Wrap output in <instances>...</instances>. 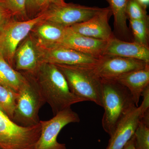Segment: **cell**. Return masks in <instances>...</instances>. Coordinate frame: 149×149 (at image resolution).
I'll return each instance as SVG.
<instances>
[{
    "instance_id": "obj_11",
    "label": "cell",
    "mask_w": 149,
    "mask_h": 149,
    "mask_svg": "<svg viewBox=\"0 0 149 149\" xmlns=\"http://www.w3.org/2000/svg\"><path fill=\"white\" fill-rule=\"evenodd\" d=\"M109 7L100 11L86 21L69 27L76 33L104 41H108L114 36L109 21L112 15Z\"/></svg>"
},
{
    "instance_id": "obj_31",
    "label": "cell",
    "mask_w": 149,
    "mask_h": 149,
    "mask_svg": "<svg viewBox=\"0 0 149 149\" xmlns=\"http://www.w3.org/2000/svg\"><path fill=\"white\" fill-rule=\"evenodd\" d=\"M0 149H2L1 148V146H0Z\"/></svg>"
},
{
    "instance_id": "obj_30",
    "label": "cell",
    "mask_w": 149,
    "mask_h": 149,
    "mask_svg": "<svg viewBox=\"0 0 149 149\" xmlns=\"http://www.w3.org/2000/svg\"><path fill=\"white\" fill-rule=\"evenodd\" d=\"M137 1L147 8V7L149 5V0H137Z\"/></svg>"
},
{
    "instance_id": "obj_2",
    "label": "cell",
    "mask_w": 149,
    "mask_h": 149,
    "mask_svg": "<svg viewBox=\"0 0 149 149\" xmlns=\"http://www.w3.org/2000/svg\"><path fill=\"white\" fill-rule=\"evenodd\" d=\"M102 126L111 136L118 123L137 106L128 89L116 81L102 80Z\"/></svg>"
},
{
    "instance_id": "obj_23",
    "label": "cell",
    "mask_w": 149,
    "mask_h": 149,
    "mask_svg": "<svg viewBox=\"0 0 149 149\" xmlns=\"http://www.w3.org/2000/svg\"><path fill=\"white\" fill-rule=\"evenodd\" d=\"M133 138L136 149H149V126L141 120Z\"/></svg>"
},
{
    "instance_id": "obj_1",
    "label": "cell",
    "mask_w": 149,
    "mask_h": 149,
    "mask_svg": "<svg viewBox=\"0 0 149 149\" xmlns=\"http://www.w3.org/2000/svg\"><path fill=\"white\" fill-rule=\"evenodd\" d=\"M35 78L44 100L54 116L81 102L70 90L64 75L55 65L42 62L37 70L30 73Z\"/></svg>"
},
{
    "instance_id": "obj_19",
    "label": "cell",
    "mask_w": 149,
    "mask_h": 149,
    "mask_svg": "<svg viewBox=\"0 0 149 149\" xmlns=\"http://www.w3.org/2000/svg\"><path fill=\"white\" fill-rule=\"evenodd\" d=\"M109 5L114 17L115 29L119 35H128L129 30L127 25L128 19L126 13L127 0H106Z\"/></svg>"
},
{
    "instance_id": "obj_28",
    "label": "cell",
    "mask_w": 149,
    "mask_h": 149,
    "mask_svg": "<svg viewBox=\"0 0 149 149\" xmlns=\"http://www.w3.org/2000/svg\"><path fill=\"white\" fill-rule=\"evenodd\" d=\"M33 0H27V16L29 19L33 18Z\"/></svg>"
},
{
    "instance_id": "obj_13",
    "label": "cell",
    "mask_w": 149,
    "mask_h": 149,
    "mask_svg": "<svg viewBox=\"0 0 149 149\" xmlns=\"http://www.w3.org/2000/svg\"><path fill=\"white\" fill-rule=\"evenodd\" d=\"M143 113L140 106L136 107L129 112L110 136L106 149H122L134 135Z\"/></svg>"
},
{
    "instance_id": "obj_26",
    "label": "cell",
    "mask_w": 149,
    "mask_h": 149,
    "mask_svg": "<svg viewBox=\"0 0 149 149\" xmlns=\"http://www.w3.org/2000/svg\"><path fill=\"white\" fill-rule=\"evenodd\" d=\"M15 19L4 0H0V31L8 22Z\"/></svg>"
},
{
    "instance_id": "obj_29",
    "label": "cell",
    "mask_w": 149,
    "mask_h": 149,
    "mask_svg": "<svg viewBox=\"0 0 149 149\" xmlns=\"http://www.w3.org/2000/svg\"><path fill=\"white\" fill-rule=\"evenodd\" d=\"M122 149H136L134 146L133 136Z\"/></svg>"
},
{
    "instance_id": "obj_15",
    "label": "cell",
    "mask_w": 149,
    "mask_h": 149,
    "mask_svg": "<svg viewBox=\"0 0 149 149\" xmlns=\"http://www.w3.org/2000/svg\"><path fill=\"white\" fill-rule=\"evenodd\" d=\"M103 56L136 59L149 63V47L135 42L123 41L114 37L107 41Z\"/></svg>"
},
{
    "instance_id": "obj_4",
    "label": "cell",
    "mask_w": 149,
    "mask_h": 149,
    "mask_svg": "<svg viewBox=\"0 0 149 149\" xmlns=\"http://www.w3.org/2000/svg\"><path fill=\"white\" fill-rule=\"evenodd\" d=\"M21 72L26 79L17 93L12 120L19 125L28 127L40 123L39 111L46 102L33 75L27 72Z\"/></svg>"
},
{
    "instance_id": "obj_18",
    "label": "cell",
    "mask_w": 149,
    "mask_h": 149,
    "mask_svg": "<svg viewBox=\"0 0 149 149\" xmlns=\"http://www.w3.org/2000/svg\"><path fill=\"white\" fill-rule=\"evenodd\" d=\"M25 79L22 72L14 69L0 55V85L17 93Z\"/></svg>"
},
{
    "instance_id": "obj_20",
    "label": "cell",
    "mask_w": 149,
    "mask_h": 149,
    "mask_svg": "<svg viewBox=\"0 0 149 149\" xmlns=\"http://www.w3.org/2000/svg\"><path fill=\"white\" fill-rule=\"evenodd\" d=\"M18 94L0 85V110L12 120Z\"/></svg>"
},
{
    "instance_id": "obj_25",
    "label": "cell",
    "mask_w": 149,
    "mask_h": 149,
    "mask_svg": "<svg viewBox=\"0 0 149 149\" xmlns=\"http://www.w3.org/2000/svg\"><path fill=\"white\" fill-rule=\"evenodd\" d=\"M64 2V0H33V18L44 13L51 6Z\"/></svg>"
},
{
    "instance_id": "obj_24",
    "label": "cell",
    "mask_w": 149,
    "mask_h": 149,
    "mask_svg": "<svg viewBox=\"0 0 149 149\" xmlns=\"http://www.w3.org/2000/svg\"><path fill=\"white\" fill-rule=\"evenodd\" d=\"M6 4L16 20L29 19L27 12V0H4Z\"/></svg>"
},
{
    "instance_id": "obj_10",
    "label": "cell",
    "mask_w": 149,
    "mask_h": 149,
    "mask_svg": "<svg viewBox=\"0 0 149 149\" xmlns=\"http://www.w3.org/2000/svg\"><path fill=\"white\" fill-rule=\"evenodd\" d=\"M149 64L136 59L103 56L99 58L94 69L102 80H116L123 74L142 69Z\"/></svg>"
},
{
    "instance_id": "obj_8",
    "label": "cell",
    "mask_w": 149,
    "mask_h": 149,
    "mask_svg": "<svg viewBox=\"0 0 149 149\" xmlns=\"http://www.w3.org/2000/svg\"><path fill=\"white\" fill-rule=\"evenodd\" d=\"M102 8L64 2L51 6L43 13L45 20L68 27L90 19Z\"/></svg>"
},
{
    "instance_id": "obj_14",
    "label": "cell",
    "mask_w": 149,
    "mask_h": 149,
    "mask_svg": "<svg viewBox=\"0 0 149 149\" xmlns=\"http://www.w3.org/2000/svg\"><path fill=\"white\" fill-rule=\"evenodd\" d=\"M107 41L98 40L75 33L69 27L64 38L56 45L64 46L99 58L103 54Z\"/></svg>"
},
{
    "instance_id": "obj_7",
    "label": "cell",
    "mask_w": 149,
    "mask_h": 149,
    "mask_svg": "<svg viewBox=\"0 0 149 149\" xmlns=\"http://www.w3.org/2000/svg\"><path fill=\"white\" fill-rule=\"evenodd\" d=\"M80 121L79 115L71 107L59 112L50 120H40L41 134L35 149H67L65 144L58 142L59 133L68 124Z\"/></svg>"
},
{
    "instance_id": "obj_16",
    "label": "cell",
    "mask_w": 149,
    "mask_h": 149,
    "mask_svg": "<svg viewBox=\"0 0 149 149\" xmlns=\"http://www.w3.org/2000/svg\"><path fill=\"white\" fill-rule=\"evenodd\" d=\"M68 27L45 19L35 25L30 35L38 45L47 47L58 44L66 35Z\"/></svg>"
},
{
    "instance_id": "obj_27",
    "label": "cell",
    "mask_w": 149,
    "mask_h": 149,
    "mask_svg": "<svg viewBox=\"0 0 149 149\" xmlns=\"http://www.w3.org/2000/svg\"><path fill=\"white\" fill-rule=\"evenodd\" d=\"M143 100L140 107L144 112L149 110V85L147 86L142 94Z\"/></svg>"
},
{
    "instance_id": "obj_3",
    "label": "cell",
    "mask_w": 149,
    "mask_h": 149,
    "mask_svg": "<svg viewBox=\"0 0 149 149\" xmlns=\"http://www.w3.org/2000/svg\"><path fill=\"white\" fill-rule=\"evenodd\" d=\"M55 65L64 75L71 93L81 102H93L103 107L102 80L94 67Z\"/></svg>"
},
{
    "instance_id": "obj_22",
    "label": "cell",
    "mask_w": 149,
    "mask_h": 149,
    "mask_svg": "<svg viewBox=\"0 0 149 149\" xmlns=\"http://www.w3.org/2000/svg\"><path fill=\"white\" fill-rule=\"evenodd\" d=\"M146 9L137 0H127L126 13L129 20L149 19Z\"/></svg>"
},
{
    "instance_id": "obj_9",
    "label": "cell",
    "mask_w": 149,
    "mask_h": 149,
    "mask_svg": "<svg viewBox=\"0 0 149 149\" xmlns=\"http://www.w3.org/2000/svg\"><path fill=\"white\" fill-rule=\"evenodd\" d=\"M39 47L42 62L64 65L95 67L99 60V58L60 45L47 47Z\"/></svg>"
},
{
    "instance_id": "obj_5",
    "label": "cell",
    "mask_w": 149,
    "mask_h": 149,
    "mask_svg": "<svg viewBox=\"0 0 149 149\" xmlns=\"http://www.w3.org/2000/svg\"><path fill=\"white\" fill-rule=\"evenodd\" d=\"M41 132L40 123L24 127L0 110V146L2 149H35Z\"/></svg>"
},
{
    "instance_id": "obj_17",
    "label": "cell",
    "mask_w": 149,
    "mask_h": 149,
    "mask_svg": "<svg viewBox=\"0 0 149 149\" xmlns=\"http://www.w3.org/2000/svg\"><path fill=\"white\" fill-rule=\"evenodd\" d=\"M115 81L128 89L133 97L136 105L138 107L142 93L149 85V64L142 69L123 74Z\"/></svg>"
},
{
    "instance_id": "obj_6",
    "label": "cell",
    "mask_w": 149,
    "mask_h": 149,
    "mask_svg": "<svg viewBox=\"0 0 149 149\" xmlns=\"http://www.w3.org/2000/svg\"><path fill=\"white\" fill-rule=\"evenodd\" d=\"M45 18L43 13L24 21L13 19L0 31V55L13 68L14 56L19 45L35 25Z\"/></svg>"
},
{
    "instance_id": "obj_21",
    "label": "cell",
    "mask_w": 149,
    "mask_h": 149,
    "mask_svg": "<svg viewBox=\"0 0 149 149\" xmlns=\"http://www.w3.org/2000/svg\"><path fill=\"white\" fill-rule=\"evenodd\" d=\"M134 42L149 47V19L129 20Z\"/></svg>"
},
{
    "instance_id": "obj_12",
    "label": "cell",
    "mask_w": 149,
    "mask_h": 149,
    "mask_svg": "<svg viewBox=\"0 0 149 149\" xmlns=\"http://www.w3.org/2000/svg\"><path fill=\"white\" fill-rule=\"evenodd\" d=\"M42 63L40 47L29 33L15 51L14 68L19 72L33 73Z\"/></svg>"
}]
</instances>
